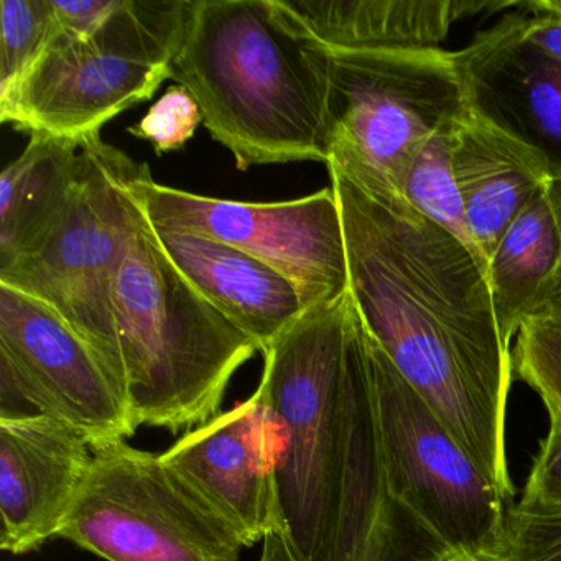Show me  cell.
<instances>
[{
    "label": "cell",
    "instance_id": "cell-1",
    "mask_svg": "<svg viewBox=\"0 0 561 561\" xmlns=\"http://www.w3.org/2000/svg\"><path fill=\"white\" fill-rule=\"evenodd\" d=\"M346 239L350 291L369 333L502 497L512 347L488 274L468 245L403 196L330 170Z\"/></svg>",
    "mask_w": 561,
    "mask_h": 561
},
{
    "label": "cell",
    "instance_id": "cell-2",
    "mask_svg": "<svg viewBox=\"0 0 561 561\" xmlns=\"http://www.w3.org/2000/svg\"><path fill=\"white\" fill-rule=\"evenodd\" d=\"M262 354L287 538L298 561H318L350 499L386 485L373 336L350 291L307 308Z\"/></svg>",
    "mask_w": 561,
    "mask_h": 561
},
{
    "label": "cell",
    "instance_id": "cell-3",
    "mask_svg": "<svg viewBox=\"0 0 561 561\" xmlns=\"http://www.w3.org/2000/svg\"><path fill=\"white\" fill-rule=\"evenodd\" d=\"M172 80L195 98L203 126L255 165L330 159L331 54L277 0H195Z\"/></svg>",
    "mask_w": 561,
    "mask_h": 561
},
{
    "label": "cell",
    "instance_id": "cell-4",
    "mask_svg": "<svg viewBox=\"0 0 561 561\" xmlns=\"http://www.w3.org/2000/svg\"><path fill=\"white\" fill-rule=\"evenodd\" d=\"M113 307L124 403L137 428L190 432L215 419L232 377L259 353L176 271L146 215L117 268Z\"/></svg>",
    "mask_w": 561,
    "mask_h": 561
},
{
    "label": "cell",
    "instance_id": "cell-5",
    "mask_svg": "<svg viewBox=\"0 0 561 561\" xmlns=\"http://www.w3.org/2000/svg\"><path fill=\"white\" fill-rule=\"evenodd\" d=\"M81 149L83 176L67 215L35 254L0 271V285L57 311L93 351L124 403L113 285L124 252L144 219L129 190L142 163L134 162L101 136L88 137Z\"/></svg>",
    "mask_w": 561,
    "mask_h": 561
},
{
    "label": "cell",
    "instance_id": "cell-6",
    "mask_svg": "<svg viewBox=\"0 0 561 561\" xmlns=\"http://www.w3.org/2000/svg\"><path fill=\"white\" fill-rule=\"evenodd\" d=\"M328 170L402 196L426 140L468 111L453 51H330Z\"/></svg>",
    "mask_w": 561,
    "mask_h": 561
},
{
    "label": "cell",
    "instance_id": "cell-7",
    "mask_svg": "<svg viewBox=\"0 0 561 561\" xmlns=\"http://www.w3.org/2000/svg\"><path fill=\"white\" fill-rule=\"evenodd\" d=\"M373 366L390 502L435 547L476 560L501 534L511 504L374 337Z\"/></svg>",
    "mask_w": 561,
    "mask_h": 561
},
{
    "label": "cell",
    "instance_id": "cell-8",
    "mask_svg": "<svg viewBox=\"0 0 561 561\" xmlns=\"http://www.w3.org/2000/svg\"><path fill=\"white\" fill-rule=\"evenodd\" d=\"M60 537L107 561H239L244 548L160 455L126 442L94 449Z\"/></svg>",
    "mask_w": 561,
    "mask_h": 561
},
{
    "label": "cell",
    "instance_id": "cell-9",
    "mask_svg": "<svg viewBox=\"0 0 561 561\" xmlns=\"http://www.w3.org/2000/svg\"><path fill=\"white\" fill-rule=\"evenodd\" d=\"M129 190L150 225L252 255L288 278L305 308L350 294L343 216L333 186L288 202H231L159 185L142 163Z\"/></svg>",
    "mask_w": 561,
    "mask_h": 561
},
{
    "label": "cell",
    "instance_id": "cell-10",
    "mask_svg": "<svg viewBox=\"0 0 561 561\" xmlns=\"http://www.w3.org/2000/svg\"><path fill=\"white\" fill-rule=\"evenodd\" d=\"M18 415L68 423L93 449L137 430L93 351L60 314L0 285V416Z\"/></svg>",
    "mask_w": 561,
    "mask_h": 561
},
{
    "label": "cell",
    "instance_id": "cell-11",
    "mask_svg": "<svg viewBox=\"0 0 561 561\" xmlns=\"http://www.w3.org/2000/svg\"><path fill=\"white\" fill-rule=\"evenodd\" d=\"M167 80L172 67L106 54L60 28L14 90L0 96V123L28 136L83 142Z\"/></svg>",
    "mask_w": 561,
    "mask_h": 561
},
{
    "label": "cell",
    "instance_id": "cell-12",
    "mask_svg": "<svg viewBox=\"0 0 561 561\" xmlns=\"http://www.w3.org/2000/svg\"><path fill=\"white\" fill-rule=\"evenodd\" d=\"M160 459L242 547L287 535L261 390L186 432Z\"/></svg>",
    "mask_w": 561,
    "mask_h": 561
},
{
    "label": "cell",
    "instance_id": "cell-13",
    "mask_svg": "<svg viewBox=\"0 0 561 561\" xmlns=\"http://www.w3.org/2000/svg\"><path fill=\"white\" fill-rule=\"evenodd\" d=\"M524 14L508 12L453 51L468 110L540 156L561 182V61L524 38Z\"/></svg>",
    "mask_w": 561,
    "mask_h": 561
},
{
    "label": "cell",
    "instance_id": "cell-14",
    "mask_svg": "<svg viewBox=\"0 0 561 561\" xmlns=\"http://www.w3.org/2000/svg\"><path fill=\"white\" fill-rule=\"evenodd\" d=\"M94 449L68 423L0 416V547L37 550L60 537L93 465Z\"/></svg>",
    "mask_w": 561,
    "mask_h": 561
},
{
    "label": "cell",
    "instance_id": "cell-15",
    "mask_svg": "<svg viewBox=\"0 0 561 561\" xmlns=\"http://www.w3.org/2000/svg\"><path fill=\"white\" fill-rule=\"evenodd\" d=\"M152 232L176 271L261 353L307 310L297 287L252 255L190 232L156 226Z\"/></svg>",
    "mask_w": 561,
    "mask_h": 561
},
{
    "label": "cell",
    "instance_id": "cell-16",
    "mask_svg": "<svg viewBox=\"0 0 561 561\" xmlns=\"http://www.w3.org/2000/svg\"><path fill=\"white\" fill-rule=\"evenodd\" d=\"M301 32L330 51L439 48L456 21L517 2L472 0H277Z\"/></svg>",
    "mask_w": 561,
    "mask_h": 561
},
{
    "label": "cell",
    "instance_id": "cell-17",
    "mask_svg": "<svg viewBox=\"0 0 561 561\" xmlns=\"http://www.w3.org/2000/svg\"><path fill=\"white\" fill-rule=\"evenodd\" d=\"M455 175L466 225L488 272L517 216L551 182L538 153L466 111L456 124Z\"/></svg>",
    "mask_w": 561,
    "mask_h": 561
},
{
    "label": "cell",
    "instance_id": "cell-18",
    "mask_svg": "<svg viewBox=\"0 0 561 561\" xmlns=\"http://www.w3.org/2000/svg\"><path fill=\"white\" fill-rule=\"evenodd\" d=\"M81 142L31 136L0 175V271L35 254L67 215L81 176Z\"/></svg>",
    "mask_w": 561,
    "mask_h": 561
},
{
    "label": "cell",
    "instance_id": "cell-19",
    "mask_svg": "<svg viewBox=\"0 0 561 561\" xmlns=\"http://www.w3.org/2000/svg\"><path fill=\"white\" fill-rule=\"evenodd\" d=\"M561 265V182H548L492 252L489 287L502 340L512 347Z\"/></svg>",
    "mask_w": 561,
    "mask_h": 561
},
{
    "label": "cell",
    "instance_id": "cell-20",
    "mask_svg": "<svg viewBox=\"0 0 561 561\" xmlns=\"http://www.w3.org/2000/svg\"><path fill=\"white\" fill-rule=\"evenodd\" d=\"M60 28L98 50L172 67L188 24V0H54Z\"/></svg>",
    "mask_w": 561,
    "mask_h": 561
},
{
    "label": "cell",
    "instance_id": "cell-21",
    "mask_svg": "<svg viewBox=\"0 0 561 561\" xmlns=\"http://www.w3.org/2000/svg\"><path fill=\"white\" fill-rule=\"evenodd\" d=\"M461 117L449 121L426 140L410 167L402 196L423 216L468 245L484 267L466 225L465 206L455 175V133Z\"/></svg>",
    "mask_w": 561,
    "mask_h": 561
},
{
    "label": "cell",
    "instance_id": "cell-22",
    "mask_svg": "<svg viewBox=\"0 0 561 561\" xmlns=\"http://www.w3.org/2000/svg\"><path fill=\"white\" fill-rule=\"evenodd\" d=\"M0 25V96H5L41 58L60 24L54 0H2Z\"/></svg>",
    "mask_w": 561,
    "mask_h": 561
},
{
    "label": "cell",
    "instance_id": "cell-23",
    "mask_svg": "<svg viewBox=\"0 0 561 561\" xmlns=\"http://www.w3.org/2000/svg\"><path fill=\"white\" fill-rule=\"evenodd\" d=\"M512 366L545 409L561 413V313L525 318L512 347Z\"/></svg>",
    "mask_w": 561,
    "mask_h": 561
},
{
    "label": "cell",
    "instance_id": "cell-24",
    "mask_svg": "<svg viewBox=\"0 0 561 561\" xmlns=\"http://www.w3.org/2000/svg\"><path fill=\"white\" fill-rule=\"evenodd\" d=\"M476 561H561V511L508 505L501 534Z\"/></svg>",
    "mask_w": 561,
    "mask_h": 561
},
{
    "label": "cell",
    "instance_id": "cell-25",
    "mask_svg": "<svg viewBox=\"0 0 561 561\" xmlns=\"http://www.w3.org/2000/svg\"><path fill=\"white\" fill-rule=\"evenodd\" d=\"M203 124L202 111L185 87H170L163 96L150 106L149 113L130 127L137 139L147 140L157 156L175 152L195 136Z\"/></svg>",
    "mask_w": 561,
    "mask_h": 561
},
{
    "label": "cell",
    "instance_id": "cell-26",
    "mask_svg": "<svg viewBox=\"0 0 561 561\" xmlns=\"http://www.w3.org/2000/svg\"><path fill=\"white\" fill-rule=\"evenodd\" d=\"M548 433L540 442L520 502L561 511V413L547 409Z\"/></svg>",
    "mask_w": 561,
    "mask_h": 561
},
{
    "label": "cell",
    "instance_id": "cell-27",
    "mask_svg": "<svg viewBox=\"0 0 561 561\" xmlns=\"http://www.w3.org/2000/svg\"><path fill=\"white\" fill-rule=\"evenodd\" d=\"M522 31L528 44L547 57L561 61V15L540 12L530 18L524 12Z\"/></svg>",
    "mask_w": 561,
    "mask_h": 561
},
{
    "label": "cell",
    "instance_id": "cell-28",
    "mask_svg": "<svg viewBox=\"0 0 561 561\" xmlns=\"http://www.w3.org/2000/svg\"><path fill=\"white\" fill-rule=\"evenodd\" d=\"M405 550L396 514H392L380 525L369 550L359 561H402Z\"/></svg>",
    "mask_w": 561,
    "mask_h": 561
},
{
    "label": "cell",
    "instance_id": "cell-29",
    "mask_svg": "<svg viewBox=\"0 0 561 561\" xmlns=\"http://www.w3.org/2000/svg\"><path fill=\"white\" fill-rule=\"evenodd\" d=\"M259 561H298L290 541L285 534H272L264 538Z\"/></svg>",
    "mask_w": 561,
    "mask_h": 561
},
{
    "label": "cell",
    "instance_id": "cell-30",
    "mask_svg": "<svg viewBox=\"0 0 561 561\" xmlns=\"http://www.w3.org/2000/svg\"><path fill=\"white\" fill-rule=\"evenodd\" d=\"M541 313H561V265L550 284L535 301L530 317Z\"/></svg>",
    "mask_w": 561,
    "mask_h": 561
},
{
    "label": "cell",
    "instance_id": "cell-31",
    "mask_svg": "<svg viewBox=\"0 0 561 561\" xmlns=\"http://www.w3.org/2000/svg\"><path fill=\"white\" fill-rule=\"evenodd\" d=\"M402 561H476L474 558L468 554L459 553V551L446 550V548H438L433 545L428 550L422 553L410 557L409 553L403 554Z\"/></svg>",
    "mask_w": 561,
    "mask_h": 561
},
{
    "label": "cell",
    "instance_id": "cell-32",
    "mask_svg": "<svg viewBox=\"0 0 561 561\" xmlns=\"http://www.w3.org/2000/svg\"><path fill=\"white\" fill-rule=\"evenodd\" d=\"M515 9H522L525 14H547L561 15V0H525V2H517Z\"/></svg>",
    "mask_w": 561,
    "mask_h": 561
}]
</instances>
